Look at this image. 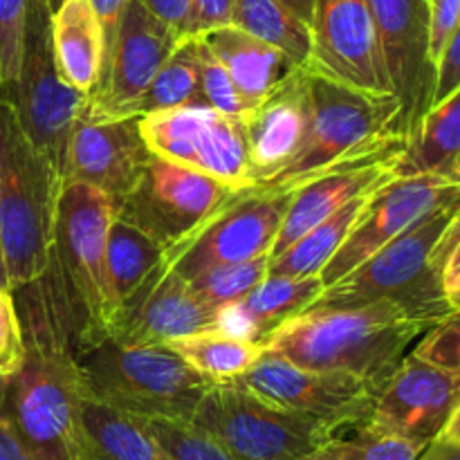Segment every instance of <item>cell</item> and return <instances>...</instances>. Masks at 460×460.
I'll use <instances>...</instances> for the list:
<instances>
[{
    "mask_svg": "<svg viewBox=\"0 0 460 460\" xmlns=\"http://www.w3.org/2000/svg\"><path fill=\"white\" fill-rule=\"evenodd\" d=\"M198 57H200L202 93H205L209 108L225 112V115H245L250 111V103L243 97L229 72L225 70L220 58L211 52V48L205 43L202 36H198Z\"/></svg>",
    "mask_w": 460,
    "mask_h": 460,
    "instance_id": "cell-36",
    "label": "cell"
},
{
    "mask_svg": "<svg viewBox=\"0 0 460 460\" xmlns=\"http://www.w3.org/2000/svg\"><path fill=\"white\" fill-rule=\"evenodd\" d=\"M250 157L252 184L272 178L299 153L310 124V93L305 66L283 76L254 108L241 115Z\"/></svg>",
    "mask_w": 460,
    "mask_h": 460,
    "instance_id": "cell-21",
    "label": "cell"
},
{
    "mask_svg": "<svg viewBox=\"0 0 460 460\" xmlns=\"http://www.w3.org/2000/svg\"><path fill=\"white\" fill-rule=\"evenodd\" d=\"M296 460H344V438L337 436V438H332L323 447L314 449L313 454H305V456Z\"/></svg>",
    "mask_w": 460,
    "mask_h": 460,
    "instance_id": "cell-48",
    "label": "cell"
},
{
    "mask_svg": "<svg viewBox=\"0 0 460 460\" xmlns=\"http://www.w3.org/2000/svg\"><path fill=\"white\" fill-rule=\"evenodd\" d=\"M434 323L394 301L310 308L281 323L261 346L299 367L350 373L382 389L409 346Z\"/></svg>",
    "mask_w": 460,
    "mask_h": 460,
    "instance_id": "cell-2",
    "label": "cell"
},
{
    "mask_svg": "<svg viewBox=\"0 0 460 460\" xmlns=\"http://www.w3.org/2000/svg\"><path fill=\"white\" fill-rule=\"evenodd\" d=\"M164 250V245L135 225L119 218L112 220L106 247V279L117 317L160 265Z\"/></svg>",
    "mask_w": 460,
    "mask_h": 460,
    "instance_id": "cell-28",
    "label": "cell"
},
{
    "mask_svg": "<svg viewBox=\"0 0 460 460\" xmlns=\"http://www.w3.org/2000/svg\"><path fill=\"white\" fill-rule=\"evenodd\" d=\"M391 93L400 102L407 139L434 106L436 66L429 57L427 0H368Z\"/></svg>",
    "mask_w": 460,
    "mask_h": 460,
    "instance_id": "cell-17",
    "label": "cell"
},
{
    "mask_svg": "<svg viewBox=\"0 0 460 460\" xmlns=\"http://www.w3.org/2000/svg\"><path fill=\"white\" fill-rule=\"evenodd\" d=\"M0 99L12 103L31 144L63 178L67 146L88 94L58 76L52 48V9L43 0H31L21 72Z\"/></svg>",
    "mask_w": 460,
    "mask_h": 460,
    "instance_id": "cell-9",
    "label": "cell"
},
{
    "mask_svg": "<svg viewBox=\"0 0 460 460\" xmlns=\"http://www.w3.org/2000/svg\"><path fill=\"white\" fill-rule=\"evenodd\" d=\"M180 40L182 36L178 31L153 16L137 0H130L106 54L102 79L85 102L84 117H133L135 103L146 93Z\"/></svg>",
    "mask_w": 460,
    "mask_h": 460,
    "instance_id": "cell-15",
    "label": "cell"
},
{
    "mask_svg": "<svg viewBox=\"0 0 460 460\" xmlns=\"http://www.w3.org/2000/svg\"><path fill=\"white\" fill-rule=\"evenodd\" d=\"M139 130L153 155L191 166L234 189L254 187L241 117L184 106L142 115Z\"/></svg>",
    "mask_w": 460,
    "mask_h": 460,
    "instance_id": "cell-13",
    "label": "cell"
},
{
    "mask_svg": "<svg viewBox=\"0 0 460 460\" xmlns=\"http://www.w3.org/2000/svg\"><path fill=\"white\" fill-rule=\"evenodd\" d=\"M164 346L173 350L178 358H182L193 371L207 377L211 385L236 382L243 373L250 371L252 364L263 353V346L256 341L227 335L218 328L175 337Z\"/></svg>",
    "mask_w": 460,
    "mask_h": 460,
    "instance_id": "cell-30",
    "label": "cell"
},
{
    "mask_svg": "<svg viewBox=\"0 0 460 460\" xmlns=\"http://www.w3.org/2000/svg\"><path fill=\"white\" fill-rule=\"evenodd\" d=\"M460 200V180L445 175H404L377 189L346 241L319 272L323 288L332 286L443 207Z\"/></svg>",
    "mask_w": 460,
    "mask_h": 460,
    "instance_id": "cell-14",
    "label": "cell"
},
{
    "mask_svg": "<svg viewBox=\"0 0 460 460\" xmlns=\"http://www.w3.org/2000/svg\"><path fill=\"white\" fill-rule=\"evenodd\" d=\"M63 178L0 99V245L9 290L34 281L54 252Z\"/></svg>",
    "mask_w": 460,
    "mask_h": 460,
    "instance_id": "cell-3",
    "label": "cell"
},
{
    "mask_svg": "<svg viewBox=\"0 0 460 460\" xmlns=\"http://www.w3.org/2000/svg\"><path fill=\"white\" fill-rule=\"evenodd\" d=\"M413 355L434 367L460 373V308L436 322L413 349Z\"/></svg>",
    "mask_w": 460,
    "mask_h": 460,
    "instance_id": "cell-38",
    "label": "cell"
},
{
    "mask_svg": "<svg viewBox=\"0 0 460 460\" xmlns=\"http://www.w3.org/2000/svg\"><path fill=\"white\" fill-rule=\"evenodd\" d=\"M88 3L93 4L94 13H97V18H99V25H102L103 43H106V54H108L112 40H115L117 27H119V21H121V16H124V12H126V7H128L130 0H88Z\"/></svg>",
    "mask_w": 460,
    "mask_h": 460,
    "instance_id": "cell-46",
    "label": "cell"
},
{
    "mask_svg": "<svg viewBox=\"0 0 460 460\" xmlns=\"http://www.w3.org/2000/svg\"><path fill=\"white\" fill-rule=\"evenodd\" d=\"M31 0H0V97L21 72Z\"/></svg>",
    "mask_w": 460,
    "mask_h": 460,
    "instance_id": "cell-35",
    "label": "cell"
},
{
    "mask_svg": "<svg viewBox=\"0 0 460 460\" xmlns=\"http://www.w3.org/2000/svg\"><path fill=\"white\" fill-rule=\"evenodd\" d=\"M218 310L209 308L189 281L157 265L137 295L119 310L112 340L121 344L155 346L175 337L216 328Z\"/></svg>",
    "mask_w": 460,
    "mask_h": 460,
    "instance_id": "cell-22",
    "label": "cell"
},
{
    "mask_svg": "<svg viewBox=\"0 0 460 460\" xmlns=\"http://www.w3.org/2000/svg\"><path fill=\"white\" fill-rule=\"evenodd\" d=\"M322 292L323 283L319 274H313V277L268 274L250 295L218 310L216 328L227 335L261 344L288 319L313 308Z\"/></svg>",
    "mask_w": 460,
    "mask_h": 460,
    "instance_id": "cell-23",
    "label": "cell"
},
{
    "mask_svg": "<svg viewBox=\"0 0 460 460\" xmlns=\"http://www.w3.org/2000/svg\"><path fill=\"white\" fill-rule=\"evenodd\" d=\"M43 3H45V4H48V7H49V9H52V12H54V9H57V7H58V4H61V3H63V0H43Z\"/></svg>",
    "mask_w": 460,
    "mask_h": 460,
    "instance_id": "cell-52",
    "label": "cell"
},
{
    "mask_svg": "<svg viewBox=\"0 0 460 460\" xmlns=\"http://www.w3.org/2000/svg\"><path fill=\"white\" fill-rule=\"evenodd\" d=\"M460 162V90L431 106L416 133L407 139L398 162V178L404 175H445L458 180Z\"/></svg>",
    "mask_w": 460,
    "mask_h": 460,
    "instance_id": "cell-27",
    "label": "cell"
},
{
    "mask_svg": "<svg viewBox=\"0 0 460 460\" xmlns=\"http://www.w3.org/2000/svg\"><path fill=\"white\" fill-rule=\"evenodd\" d=\"M460 402V373L404 355L364 427L402 438L434 443Z\"/></svg>",
    "mask_w": 460,
    "mask_h": 460,
    "instance_id": "cell-19",
    "label": "cell"
},
{
    "mask_svg": "<svg viewBox=\"0 0 460 460\" xmlns=\"http://www.w3.org/2000/svg\"><path fill=\"white\" fill-rule=\"evenodd\" d=\"M286 9H290L299 21H304L305 25H313L314 7H317V0H279Z\"/></svg>",
    "mask_w": 460,
    "mask_h": 460,
    "instance_id": "cell-49",
    "label": "cell"
},
{
    "mask_svg": "<svg viewBox=\"0 0 460 460\" xmlns=\"http://www.w3.org/2000/svg\"><path fill=\"white\" fill-rule=\"evenodd\" d=\"M234 0H191L187 36L207 34L232 22Z\"/></svg>",
    "mask_w": 460,
    "mask_h": 460,
    "instance_id": "cell-43",
    "label": "cell"
},
{
    "mask_svg": "<svg viewBox=\"0 0 460 460\" xmlns=\"http://www.w3.org/2000/svg\"><path fill=\"white\" fill-rule=\"evenodd\" d=\"M404 148H407V137L394 135L385 142H377L344 157L331 169L322 171L308 182L301 184L299 189H295L288 196L286 214H283L281 227L274 238L272 250H270V259L288 250L314 225L349 205L350 200L364 196V193L377 191L386 182L398 178V162Z\"/></svg>",
    "mask_w": 460,
    "mask_h": 460,
    "instance_id": "cell-16",
    "label": "cell"
},
{
    "mask_svg": "<svg viewBox=\"0 0 460 460\" xmlns=\"http://www.w3.org/2000/svg\"><path fill=\"white\" fill-rule=\"evenodd\" d=\"M452 308L456 310V308H460V295L456 296V299H454V304H452Z\"/></svg>",
    "mask_w": 460,
    "mask_h": 460,
    "instance_id": "cell-53",
    "label": "cell"
},
{
    "mask_svg": "<svg viewBox=\"0 0 460 460\" xmlns=\"http://www.w3.org/2000/svg\"><path fill=\"white\" fill-rule=\"evenodd\" d=\"M438 261H440V283L447 296L449 305L460 295V207L454 216L452 225L443 234L438 243ZM454 310V308H452Z\"/></svg>",
    "mask_w": 460,
    "mask_h": 460,
    "instance_id": "cell-40",
    "label": "cell"
},
{
    "mask_svg": "<svg viewBox=\"0 0 460 460\" xmlns=\"http://www.w3.org/2000/svg\"><path fill=\"white\" fill-rule=\"evenodd\" d=\"M4 391H7V377L0 376V460H31L9 420Z\"/></svg>",
    "mask_w": 460,
    "mask_h": 460,
    "instance_id": "cell-45",
    "label": "cell"
},
{
    "mask_svg": "<svg viewBox=\"0 0 460 460\" xmlns=\"http://www.w3.org/2000/svg\"><path fill=\"white\" fill-rule=\"evenodd\" d=\"M270 254L243 261L232 265H216L205 270L189 281L191 290L205 301L209 308L220 310L250 295L265 277H268Z\"/></svg>",
    "mask_w": 460,
    "mask_h": 460,
    "instance_id": "cell-33",
    "label": "cell"
},
{
    "mask_svg": "<svg viewBox=\"0 0 460 460\" xmlns=\"http://www.w3.org/2000/svg\"><path fill=\"white\" fill-rule=\"evenodd\" d=\"M139 4L148 9L153 16L178 31L180 36H187L189 30V12H191V0H137Z\"/></svg>",
    "mask_w": 460,
    "mask_h": 460,
    "instance_id": "cell-44",
    "label": "cell"
},
{
    "mask_svg": "<svg viewBox=\"0 0 460 460\" xmlns=\"http://www.w3.org/2000/svg\"><path fill=\"white\" fill-rule=\"evenodd\" d=\"M142 422L164 460H238L191 420L142 418Z\"/></svg>",
    "mask_w": 460,
    "mask_h": 460,
    "instance_id": "cell-34",
    "label": "cell"
},
{
    "mask_svg": "<svg viewBox=\"0 0 460 460\" xmlns=\"http://www.w3.org/2000/svg\"><path fill=\"white\" fill-rule=\"evenodd\" d=\"M198 36H202L211 52L220 58L250 108H254L283 76L296 67L281 49L234 25Z\"/></svg>",
    "mask_w": 460,
    "mask_h": 460,
    "instance_id": "cell-25",
    "label": "cell"
},
{
    "mask_svg": "<svg viewBox=\"0 0 460 460\" xmlns=\"http://www.w3.org/2000/svg\"><path fill=\"white\" fill-rule=\"evenodd\" d=\"M88 394L139 418L191 420L211 382L164 344L108 340L79 353Z\"/></svg>",
    "mask_w": 460,
    "mask_h": 460,
    "instance_id": "cell-7",
    "label": "cell"
},
{
    "mask_svg": "<svg viewBox=\"0 0 460 460\" xmlns=\"http://www.w3.org/2000/svg\"><path fill=\"white\" fill-rule=\"evenodd\" d=\"M52 48L58 76L90 97L102 79L106 43L97 13L88 0H63L54 9Z\"/></svg>",
    "mask_w": 460,
    "mask_h": 460,
    "instance_id": "cell-24",
    "label": "cell"
},
{
    "mask_svg": "<svg viewBox=\"0 0 460 460\" xmlns=\"http://www.w3.org/2000/svg\"><path fill=\"white\" fill-rule=\"evenodd\" d=\"M305 72L310 93L308 133L299 153L279 173L254 187L259 191L290 196L344 157L394 135H404L402 111L395 94L353 88L308 66Z\"/></svg>",
    "mask_w": 460,
    "mask_h": 460,
    "instance_id": "cell-4",
    "label": "cell"
},
{
    "mask_svg": "<svg viewBox=\"0 0 460 460\" xmlns=\"http://www.w3.org/2000/svg\"><path fill=\"white\" fill-rule=\"evenodd\" d=\"M236 385L277 407L322 422L337 434L341 429H359L367 425L377 394L382 391L364 377L305 368L268 350L259 355Z\"/></svg>",
    "mask_w": 460,
    "mask_h": 460,
    "instance_id": "cell-10",
    "label": "cell"
},
{
    "mask_svg": "<svg viewBox=\"0 0 460 460\" xmlns=\"http://www.w3.org/2000/svg\"><path fill=\"white\" fill-rule=\"evenodd\" d=\"M425 447L420 440L359 427L353 438L344 440V460H418Z\"/></svg>",
    "mask_w": 460,
    "mask_h": 460,
    "instance_id": "cell-37",
    "label": "cell"
},
{
    "mask_svg": "<svg viewBox=\"0 0 460 460\" xmlns=\"http://www.w3.org/2000/svg\"><path fill=\"white\" fill-rule=\"evenodd\" d=\"M12 292L25 358L7 377L9 420L31 460H81V402L88 385L75 313L54 259L39 279Z\"/></svg>",
    "mask_w": 460,
    "mask_h": 460,
    "instance_id": "cell-1",
    "label": "cell"
},
{
    "mask_svg": "<svg viewBox=\"0 0 460 460\" xmlns=\"http://www.w3.org/2000/svg\"><path fill=\"white\" fill-rule=\"evenodd\" d=\"M460 90V22L445 43L440 52L438 63H436V88H434V106L452 97Z\"/></svg>",
    "mask_w": 460,
    "mask_h": 460,
    "instance_id": "cell-42",
    "label": "cell"
},
{
    "mask_svg": "<svg viewBox=\"0 0 460 460\" xmlns=\"http://www.w3.org/2000/svg\"><path fill=\"white\" fill-rule=\"evenodd\" d=\"M438 438L449 440V443H460V402L456 404V409H454L452 416H449L447 425H445V429L440 431Z\"/></svg>",
    "mask_w": 460,
    "mask_h": 460,
    "instance_id": "cell-50",
    "label": "cell"
},
{
    "mask_svg": "<svg viewBox=\"0 0 460 460\" xmlns=\"http://www.w3.org/2000/svg\"><path fill=\"white\" fill-rule=\"evenodd\" d=\"M25 358L21 317L16 299L7 286H0V376L12 377Z\"/></svg>",
    "mask_w": 460,
    "mask_h": 460,
    "instance_id": "cell-39",
    "label": "cell"
},
{
    "mask_svg": "<svg viewBox=\"0 0 460 460\" xmlns=\"http://www.w3.org/2000/svg\"><path fill=\"white\" fill-rule=\"evenodd\" d=\"M429 3V57L434 66L449 36L460 22V0H427Z\"/></svg>",
    "mask_w": 460,
    "mask_h": 460,
    "instance_id": "cell-41",
    "label": "cell"
},
{
    "mask_svg": "<svg viewBox=\"0 0 460 460\" xmlns=\"http://www.w3.org/2000/svg\"><path fill=\"white\" fill-rule=\"evenodd\" d=\"M191 422L238 460H296L337 438L331 427L277 407L236 382L211 385Z\"/></svg>",
    "mask_w": 460,
    "mask_h": 460,
    "instance_id": "cell-8",
    "label": "cell"
},
{
    "mask_svg": "<svg viewBox=\"0 0 460 460\" xmlns=\"http://www.w3.org/2000/svg\"><path fill=\"white\" fill-rule=\"evenodd\" d=\"M458 207L460 200L400 234L353 272L323 288L313 308H358L376 301H394L418 317L440 322L452 313V305L440 283L438 243Z\"/></svg>",
    "mask_w": 460,
    "mask_h": 460,
    "instance_id": "cell-5",
    "label": "cell"
},
{
    "mask_svg": "<svg viewBox=\"0 0 460 460\" xmlns=\"http://www.w3.org/2000/svg\"><path fill=\"white\" fill-rule=\"evenodd\" d=\"M373 193L376 191L364 193V196L350 200L349 205H344L335 214L314 225L310 232H305L288 250L270 259L268 274H274V277H313V274L322 272L323 265L340 250L353 225L364 214Z\"/></svg>",
    "mask_w": 460,
    "mask_h": 460,
    "instance_id": "cell-29",
    "label": "cell"
},
{
    "mask_svg": "<svg viewBox=\"0 0 460 460\" xmlns=\"http://www.w3.org/2000/svg\"><path fill=\"white\" fill-rule=\"evenodd\" d=\"M81 460H164L142 418L85 395L81 402Z\"/></svg>",
    "mask_w": 460,
    "mask_h": 460,
    "instance_id": "cell-26",
    "label": "cell"
},
{
    "mask_svg": "<svg viewBox=\"0 0 460 460\" xmlns=\"http://www.w3.org/2000/svg\"><path fill=\"white\" fill-rule=\"evenodd\" d=\"M304 66L368 93L394 94L368 0H317Z\"/></svg>",
    "mask_w": 460,
    "mask_h": 460,
    "instance_id": "cell-18",
    "label": "cell"
},
{
    "mask_svg": "<svg viewBox=\"0 0 460 460\" xmlns=\"http://www.w3.org/2000/svg\"><path fill=\"white\" fill-rule=\"evenodd\" d=\"M458 180H460V162H458Z\"/></svg>",
    "mask_w": 460,
    "mask_h": 460,
    "instance_id": "cell-54",
    "label": "cell"
},
{
    "mask_svg": "<svg viewBox=\"0 0 460 460\" xmlns=\"http://www.w3.org/2000/svg\"><path fill=\"white\" fill-rule=\"evenodd\" d=\"M238 191L243 189L151 153L133 189L115 202V218L135 225L169 247L227 205Z\"/></svg>",
    "mask_w": 460,
    "mask_h": 460,
    "instance_id": "cell-11",
    "label": "cell"
},
{
    "mask_svg": "<svg viewBox=\"0 0 460 460\" xmlns=\"http://www.w3.org/2000/svg\"><path fill=\"white\" fill-rule=\"evenodd\" d=\"M229 25L279 48L295 66L308 63L313 52L310 27L279 0H234Z\"/></svg>",
    "mask_w": 460,
    "mask_h": 460,
    "instance_id": "cell-32",
    "label": "cell"
},
{
    "mask_svg": "<svg viewBox=\"0 0 460 460\" xmlns=\"http://www.w3.org/2000/svg\"><path fill=\"white\" fill-rule=\"evenodd\" d=\"M184 106L209 108L200 84L198 36H184L180 40L178 48L164 61V66L157 70L155 79L151 81L146 93L135 103L133 117Z\"/></svg>",
    "mask_w": 460,
    "mask_h": 460,
    "instance_id": "cell-31",
    "label": "cell"
},
{
    "mask_svg": "<svg viewBox=\"0 0 460 460\" xmlns=\"http://www.w3.org/2000/svg\"><path fill=\"white\" fill-rule=\"evenodd\" d=\"M151 157L139 117L88 119L81 115L67 146L63 184L85 182L112 198V205L137 182Z\"/></svg>",
    "mask_w": 460,
    "mask_h": 460,
    "instance_id": "cell-20",
    "label": "cell"
},
{
    "mask_svg": "<svg viewBox=\"0 0 460 460\" xmlns=\"http://www.w3.org/2000/svg\"><path fill=\"white\" fill-rule=\"evenodd\" d=\"M112 220L115 205L111 196L85 182L63 184L52 259L75 313L79 353L108 340L117 322V308L106 279V247Z\"/></svg>",
    "mask_w": 460,
    "mask_h": 460,
    "instance_id": "cell-6",
    "label": "cell"
},
{
    "mask_svg": "<svg viewBox=\"0 0 460 460\" xmlns=\"http://www.w3.org/2000/svg\"><path fill=\"white\" fill-rule=\"evenodd\" d=\"M0 286H7V272H4V261H3V245H0Z\"/></svg>",
    "mask_w": 460,
    "mask_h": 460,
    "instance_id": "cell-51",
    "label": "cell"
},
{
    "mask_svg": "<svg viewBox=\"0 0 460 460\" xmlns=\"http://www.w3.org/2000/svg\"><path fill=\"white\" fill-rule=\"evenodd\" d=\"M288 196L250 187L164 250L160 265L191 281L216 265L243 263L270 254L286 214Z\"/></svg>",
    "mask_w": 460,
    "mask_h": 460,
    "instance_id": "cell-12",
    "label": "cell"
},
{
    "mask_svg": "<svg viewBox=\"0 0 460 460\" xmlns=\"http://www.w3.org/2000/svg\"><path fill=\"white\" fill-rule=\"evenodd\" d=\"M418 460H460V443L436 438L434 443L427 445Z\"/></svg>",
    "mask_w": 460,
    "mask_h": 460,
    "instance_id": "cell-47",
    "label": "cell"
}]
</instances>
